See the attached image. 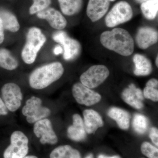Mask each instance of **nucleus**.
Segmentation results:
<instances>
[{
	"instance_id": "nucleus-1",
	"label": "nucleus",
	"mask_w": 158,
	"mask_h": 158,
	"mask_svg": "<svg viewBox=\"0 0 158 158\" xmlns=\"http://www.w3.org/2000/svg\"><path fill=\"white\" fill-rule=\"evenodd\" d=\"M101 43L104 47L123 56L134 52L135 41L128 31L121 28L104 31L101 34Z\"/></svg>"
},
{
	"instance_id": "nucleus-2",
	"label": "nucleus",
	"mask_w": 158,
	"mask_h": 158,
	"mask_svg": "<svg viewBox=\"0 0 158 158\" xmlns=\"http://www.w3.org/2000/svg\"><path fill=\"white\" fill-rule=\"evenodd\" d=\"M64 72V67L60 62L46 64L32 72L29 78V85L36 90L44 89L59 80Z\"/></svg>"
},
{
	"instance_id": "nucleus-3",
	"label": "nucleus",
	"mask_w": 158,
	"mask_h": 158,
	"mask_svg": "<svg viewBox=\"0 0 158 158\" xmlns=\"http://www.w3.org/2000/svg\"><path fill=\"white\" fill-rule=\"evenodd\" d=\"M46 40L45 35L39 28L32 27L29 29L26 36L25 44L21 54L23 61L28 65L34 63L37 54Z\"/></svg>"
},
{
	"instance_id": "nucleus-4",
	"label": "nucleus",
	"mask_w": 158,
	"mask_h": 158,
	"mask_svg": "<svg viewBox=\"0 0 158 158\" xmlns=\"http://www.w3.org/2000/svg\"><path fill=\"white\" fill-rule=\"evenodd\" d=\"M133 16L132 8L129 3L120 1L116 3L107 14L105 23L108 27H115L129 21Z\"/></svg>"
},
{
	"instance_id": "nucleus-5",
	"label": "nucleus",
	"mask_w": 158,
	"mask_h": 158,
	"mask_svg": "<svg viewBox=\"0 0 158 158\" xmlns=\"http://www.w3.org/2000/svg\"><path fill=\"white\" fill-rule=\"evenodd\" d=\"M22 113L26 117L27 122L33 124L48 117L51 115V111L48 108L43 106L41 99L33 96L26 101Z\"/></svg>"
},
{
	"instance_id": "nucleus-6",
	"label": "nucleus",
	"mask_w": 158,
	"mask_h": 158,
	"mask_svg": "<svg viewBox=\"0 0 158 158\" xmlns=\"http://www.w3.org/2000/svg\"><path fill=\"white\" fill-rule=\"evenodd\" d=\"M29 152V139L24 133L15 131L10 137V144L4 151V158H23Z\"/></svg>"
},
{
	"instance_id": "nucleus-7",
	"label": "nucleus",
	"mask_w": 158,
	"mask_h": 158,
	"mask_svg": "<svg viewBox=\"0 0 158 158\" xmlns=\"http://www.w3.org/2000/svg\"><path fill=\"white\" fill-rule=\"evenodd\" d=\"M52 39L62 46L64 60L72 61L78 57L81 50V44L76 40L69 37L65 31L62 30L55 32Z\"/></svg>"
},
{
	"instance_id": "nucleus-8",
	"label": "nucleus",
	"mask_w": 158,
	"mask_h": 158,
	"mask_svg": "<svg viewBox=\"0 0 158 158\" xmlns=\"http://www.w3.org/2000/svg\"><path fill=\"white\" fill-rule=\"evenodd\" d=\"M110 72L106 66L102 65L91 66L80 77L81 83L90 89L96 88L107 78Z\"/></svg>"
},
{
	"instance_id": "nucleus-9",
	"label": "nucleus",
	"mask_w": 158,
	"mask_h": 158,
	"mask_svg": "<svg viewBox=\"0 0 158 158\" xmlns=\"http://www.w3.org/2000/svg\"><path fill=\"white\" fill-rule=\"evenodd\" d=\"M2 99L9 111H17L22 104L23 94L19 86L14 83L5 84L1 89Z\"/></svg>"
},
{
	"instance_id": "nucleus-10",
	"label": "nucleus",
	"mask_w": 158,
	"mask_h": 158,
	"mask_svg": "<svg viewBox=\"0 0 158 158\" xmlns=\"http://www.w3.org/2000/svg\"><path fill=\"white\" fill-rule=\"evenodd\" d=\"M34 133L42 144H55L58 141L52 122L48 118L41 119L34 123Z\"/></svg>"
},
{
	"instance_id": "nucleus-11",
	"label": "nucleus",
	"mask_w": 158,
	"mask_h": 158,
	"mask_svg": "<svg viewBox=\"0 0 158 158\" xmlns=\"http://www.w3.org/2000/svg\"><path fill=\"white\" fill-rule=\"evenodd\" d=\"M73 95L78 103L90 106L98 103L101 96L90 88L78 82L73 85L72 89Z\"/></svg>"
},
{
	"instance_id": "nucleus-12",
	"label": "nucleus",
	"mask_w": 158,
	"mask_h": 158,
	"mask_svg": "<svg viewBox=\"0 0 158 158\" xmlns=\"http://www.w3.org/2000/svg\"><path fill=\"white\" fill-rule=\"evenodd\" d=\"M36 15L38 18L45 20L52 28L57 31H62L67 26V20L64 15L55 8L49 7Z\"/></svg>"
},
{
	"instance_id": "nucleus-13",
	"label": "nucleus",
	"mask_w": 158,
	"mask_h": 158,
	"mask_svg": "<svg viewBox=\"0 0 158 158\" xmlns=\"http://www.w3.org/2000/svg\"><path fill=\"white\" fill-rule=\"evenodd\" d=\"M158 32L153 28L143 27L138 29L135 37L136 44L142 50L149 48L158 42Z\"/></svg>"
},
{
	"instance_id": "nucleus-14",
	"label": "nucleus",
	"mask_w": 158,
	"mask_h": 158,
	"mask_svg": "<svg viewBox=\"0 0 158 158\" xmlns=\"http://www.w3.org/2000/svg\"><path fill=\"white\" fill-rule=\"evenodd\" d=\"M110 4V0H89L86 9L87 16L92 22H96L107 13Z\"/></svg>"
},
{
	"instance_id": "nucleus-15",
	"label": "nucleus",
	"mask_w": 158,
	"mask_h": 158,
	"mask_svg": "<svg viewBox=\"0 0 158 158\" xmlns=\"http://www.w3.org/2000/svg\"><path fill=\"white\" fill-rule=\"evenodd\" d=\"M122 98L126 103L133 107L138 110L143 108V93L141 89L137 88L134 84H131L123 90Z\"/></svg>"
},
{
	"instance_id": "nucleus-16",
	"label": "nucleus",
	"mask_w": 158,
	"mask_h": 158,
	"mask_svg": "<svg viewBox=\"0 0 158 158\" xmlns=\"http://www.w3.org/2000/svg\"><path fill=\"white\" fill-rule=\"evenodd\" d=\"M67 135L69 138L76 141H83L86 138L85 124L79 114H75L73 116V124L68 128Z\"/></svg>"
},
{
	"instance_id": "nucleus-17",
	"label": "nucleus",
	"mask_w": 158,
	"mask_h": 158,
	"mask_svg": "<svg viewBox=\"0 0 158 158\" xmlns=\"http://www.w3.org/2000/svg\"><path fill=\"white\" fill-rule=\"evenodd\" d=\"M83 115L85 130L88 134H94L98 129L103 126L101 116L94 110H85L83 112Z\"/></svg>"
},
{
	"instance_id": "nucleus-18",
	"label": "nucleus",
	"mask_w": 158,
	"mask_h": 158,
	"mask_svg": "<svg viewBox=\"0 0 158 158\" xmlns=\"http://www.w3.org/2000/svg\"><path fill=\"white\" fill-rule=\"evenodd\" d=\"M135 64L134 74L137 76L149 75L152 71V65L149 59L144 55L136 54L133 58Z\"/></svg>"
},
{
	"instance_id": "nucleus-19",
	"label": "nucleus",
	"mask_w": 158,
	"mask_h": 158,
	"mask_svg": "<svg viewBox=\"0 0 158 158\" xmlns=\"http://www.w3.org/2000/svg\"><path fill=\"white\" fill-rule=\"evenodd\" d=\"M108 116L117 123L118 127L123 130L129 127L130 116L125 110L116 107H112L108 111Z\"/></svg>"
},
{
	"instance_id": "nucleus-20",
	"label": "nucleus",
	"mask_w": 158,
	"mask_h": 158,
	"mask_svg": "<svg viewBox=\"0 0 158 158\" xmlns=\"http://www.w3.org/2000/svg\"><path fill=\"white\" fill-rule=\"evenodd\" d=\"M62 14L73 16L80 12L83 6V0H58Z\"/></svg>"
},
{
	"instance_id": "nucleus-21",
	"label": "nucleus",
	"mask_w": 158,
	"mask_h": 158,
	"mask_svg": "<svg viewBox=\"0 0 158 158\" xmlns=\"http://www.w3.org/2000/svg\"><path fill=\"white\" fill-rule=\"evenodd\" d=\"M0 17L2 21L4 29L16 33L19 31L20 26L17 17L13 13L7 10H0Z\"/></svg>"
},
{
	"instance_id": "nucleus-22",
	"label": "nucleus",
	"mask_w": 158,
	"mask_h": 158,
	"mask_svg": "<svg viewBox=\"0 0 158 158\" xmlns=\"http://www.w3.org/2000/svg\"><path fill=\"white\" fill-rule=\"evenodd\" d=\"M19 65L18 61L11 52L5 48H0V67L12 71L15 70Z\"/></svg>"
},
{
	"instance_id": "nucleus-23",
	"label": "nucleus",
	"mask_w": 158,
	"mask_h": 158,
	"mask_svg": "<svg viewBox=\"0 0 158 158\" xmlns=\"http://www.w3.org/2000/svg\"><path fill=\"white\" fill-rule=\"evenodd\" d=\"M50 158H81L78 151L69 145L56 148L50 154Z\"/></svg>"
},
{
	"instance_id": "nucleus-24",
	"label": "nucleus",
	"mask_w": 158,
	"mask_h": 158,
	"mask_svg": "<svg viewBox=\"0 0 158 158\" xmlns=\"http://www.w3.org/2000/svg\"><path fill=\"white\" fill-rule=\"evenodd\" d=\"M141 9L146 19L150 20L154 19L157 15L158 0H149L141 3Z\"/></svg>"
},
{
	"instance_id": "nucleus-25",
	"label": "nucleus",
	"mask_w": 158,
	"mask_h": 158,
	"mask_svg": "<svg viewBox=\"0 0 158 158\" xmlns=\"http://www.w3.org/2000/svg\"><path fill=\"white\" fill-rule=\"evenodd\" d=\"M158 81L157 79L152 78L146 83L143 91V95L145 98L154 102L158 101Z\"/></svg>"
},
{
	"instance_id": "nucleus-26",
	"label": "nucleus",
	"mask_w": 158,
	"mask_h": 158,
	"mask_svg": "<svg viewBox=\"0 0 158 158\" xmlns=\"http://www.w3.org/2000/svg\"><path fill=\"white\" fill-rule=\"evenodd\" d=\"M132 124L136 132L139 134H143L147 131L148 120L144 115L136 114L133 118Z\"/></svg>"
},
{
	"instance_id": "nucleus-27",
	"label": "nucleus",
	"mask_w": 158,
	"mask_h": 158,
	"mask_svg": "<svg viewBox=\"0 0 158 158\" xmlns=\"http://www.w3.org/2000/svg\"><path fill=\"white\" fill-rule=\"evenodd\" d=\"M33 4L29 9L30 15L37 14L38 12L49 8L52 4V0H32Z\"/></svg>"
},
{
	"instance_id": "nucleus-28",
	"label": "nucleus",
	"mask_w": 158,
	"mask_h": 158,
	"mask_svg": "<svg viewBox=\"0 0 158 158\" xmlns=\"http://www.w3.org/2000/svg\"><path fill=\"white\" fill-rule=\"evenodd\" d=\"M141 152L148 158H158V149L147 142H144L141 146Z\"/></svg>"
},
{
	"instance_id": "nucleus-29",
	"label": "nucleus",
	"mask_w": 158,
	"mask_h": 158,
	"mask_svg": "<svg viewBox=\"0 0 158 158\" xmlns=\"http://www.w3.org/2000/svg\"><path fill=\"white\" fill-rule=\"evenodd\" d=\"M150 138L153 142L154 144L158 146V129L156 127L152 128L151 129L149 134Z\"/></svg>"
},
{
	"instance_id": "nucleus-30",
	"label": "nucleus",
	"mask_w": 158,
	"mask_h": 158,
	"mask_svg": "<svg viewBox=\"0 0 158 158\" xmlns=\"http://www.w3.org/2000/svg\"><path fill=\"white\" fill-rule=\"evenodd\" d=\"M9 113V110L6 107L2 99L0 97V116H6Z\"/></svg>"
},
{
	"instance_id": "nucleus-31",
	"label": "nucleus",
	"mask_w": 158,
	"mask_h": 158,
	"mask_svg": "<svg viewBox=\"0 0 158 158\" xmlns=\"http://www.w3.org/2000/svg\"><path fill=\"white\" fill-rule=\"evenodd\" d=\"M4 26H3L2 21L0 17V44H2L5 40V33H4Z\"/></svg>"
},
{
	"instance_id": "nucleus-32",
	"label": "nucleus",
	"mask_w": 158,
	"mask_h": 158,
	"mask_svg": "<svg viewBox=\"0 0 158 158\" xmlns=\"http://www.w3.org/2000/svg\"><path fill=\"white\" fill-rule=\"evenodd\" d=\"M54 55L56 56H59L60 54H63V49L62 46L60 44L57 45L54 48L53 50Z\"/></svg>"
},
{
	"instance_id": "nucleus-33",
	"label": "nucleus",
	"mask_w": 158,
	"mask_h": 158,
	"mask_svg": "<svg viewBox=\"0 0 158 158\" xmlns=\"http://www.w3.org/2000/svg\"><path fill=\"white\" fill-rule=\"evenodd\" d=\"M98 158H120V157L118 156H113L109 157L105 155H100L98 156Z\"/></svg>"
},
{
	"instance_id": "nucleus-34",
	"label": "nucleus",
	"mask_w": 158,
	"mask_h": 158,
	"mask_svg": "<svg viewBox=\"0 0 158 158\" xmlns=\"http://www.w3.org/2000/svg\"><path fill=\"white\" fill-rule=\"evenodd\" d=\"M23 158H38L36 156L31 155V156H26L24 157Z\"/></svg>"
},
{
	"instance_id": "nucleus-35",
	"label": "nucleus",
	"mask_w": 158,
	"mask_h": 158,
	"mask_svg": "<svg viewBox=\"0 0 158 158\" xmlns=\"http://www.w3.org/2000/svg\"><path fill=\"white\" fill-rule=\"evenodd\" d=\"M136 2H137L139 3H141L144 2H146V1H149V0H135Z\"/></svg>"
},
{
	"instance_id": "nucleus-36",
	"label": "nucleus",
	"mask_w": 158,
	"mask_h": 158,
	"mask_svg": "<svg viewBox=\"0 0 158 158\" xmlns=\"http://www.w3.org/2000/svg\"><path fill=\"white\" fill-rule=\"evenodd\" d=\"M156 65L157 67H158V56H157L155 60Z\"/></svg>"
},
{
	"instance_id": "nucleus-37",
	"label": "nucleus",
	"mask_w": 158,
	"mask_h": 158,
	"mask_svg": "<svg viewBox=\"0 0 158 158\" xmlns=\"http://www.w3.org/2000/svg\"><path fill=\"white\" fill-rule=\"evenodd\" d=\"M85 158H93V156L91 154L89 155H88V156H87L86 157H85Z\"/></svg>"
},
{
	"instance_id": "nucleus-38",
	"label": "nucleus",
	"mask_w": 158,
	"mask_h": 158,
	"mask_svg": "<svg viewBox=\"0 0 158 158\" xmlns=\"http://www.w3.org/2000/svg\"><path fill=\"white\" fill-rule=\"evenodd\" d=\"M110 1H114V0H110Z\"/></svg>"
}]
</instances>
